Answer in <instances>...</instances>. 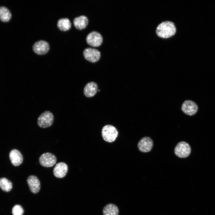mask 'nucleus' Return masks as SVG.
Returning a JSON list of instances; mask_svg holds the SVG:
<instances>
[{"label": "nucleus", "instance_id": "13", "mask_svg": "<svg viewBox=\"0 0 215 215\" xmlns=\"http://www.w3.org/2000/svg\"><path fill=\"white\" fill-rule=\"evenodd\" d=\"M9 156L11 163L15 166H19L23 162V156L21 153L16 149L11 150L10 152Z\"/></svg>", "mask_w": 215, "mask_h": 215}, {"label": "nucleus", "instance_id": "6", "mask_svg": "<svg viewBox=\"0 0 215 215\" xmlns=\"http://www.w3.org/2000/svg\"><path fill=\"white\" fill-rule=\"evenodd\" d=\"M85 59L91 63L97 62L100 59L101 53L98 49L92 47L85 48L83 51Z\"/></svg>", "mask_w": 215, "mask_h": 215}, {"label": "nucleus", "instance_id": "7", "mask_svg": "<svg viewBox=\"0 0 215 215\" xmlns=\"http://www.w3.org/2000/svg\"><path fill=\"white\" fill-rule=\"evenodd\" d=\"M40 164L45 167H50L53 166L57 161L56 156L51 153H45L42 154L39 158Z\"/></svg>", "mask_w": 215, "mask_h": 215}, {"label": "nucleus", "instance_id": "5", "mask_svg": "<svg viewBox=\"0 0 215 215\" xmlns=\"http://www.w3.org/2000/svg\"><path fill=\"white\" fill-rule=\"evenodd\" d=\"M87 43L89 46L93 47H98L102 43L103 37L99 32L93 31L89 33L86 37Z\"/></svg>", "mask_w": 215, "mask_h": 215}, {"label": "nucleus", "instance_id": "21", "mask_svg": "<svg viewBox=\"0 0 215 215\" xmlns=\"http://www.w3.org/2000/svg\"><path fill=\"white\" fill-rule=\"evenodd\" d=\"M98 90L99 91H100V90Z\"/></svg>", "mask_w": 215, "mask_h": 215}, {"label": "nucleus", "instance_id": "11", "mask_svg": "<svg viewBox=\"0 0 215 215\" xmlns=\"http://www.w3.org/2000/svg\"><path fill=\"white\" fill-rule=\"evenodd\" d=\"M68 171L67 165L64 162H60L56 164L53 169V173L56 177L62 178L64 177Z\"/></svg>", "mask_w": 215, "mask_h": 215}, {"label": "nucleus", "instance_id": "4", "mask_svg": "<svg viewBox=\"0 0 215 215\" xmlns=\"http://www.w3.org/2000/svg\"><path fill=\"white\" fill-rule=\"evenodd\" d=\"M191 149L189 145L187 142L181 141L179 142L175 146L174 152L175 154L181 158H185L190 155Z\"/></svg>", "mask_w": 215, "mask_h": 215}, {"label": "nucleus", "instance_id": "17", "mask_svg": "<svg viewBox=\"0 0 215 215\" xmlns=\"http://www.w3.org/2000/svg\"><path fill=\"white\" fill-rule=\"evenodd\" d=\"M57 26L60 30L66 31L69 30L71 28V24L68 19L62 18L58 21Z\"/></svg>", "mask_w": 215, "mask_h": 215}, {"label": "nucleus", "instance_id": "15", "mask_svg": "<svg viewBox=\"0 0 215 215\" xmlns=\"http://www.w3.org/2000/svg\"><path fill=\"white\" fill-rule=\"evenodd\" d=\"M87 17L85 15H81L75 18L73 23L75 27L79 30H83L86 28L88 24Z\"/></svg>", "mask_w": 215, "mask_h": 215}, {"label": "nucleus", "instance_id": "18", "mask_svg": "<svg viewBox=\"0 0 215 215\" xmlns=\"http://www.w3.org/2000/svg\"><path fill=\"white\" fill-rule=\"evenodd\" d=\"M13 187L11 182L5 177L0 178V188L4 191L9 192L12 189Z\"/></svg>", "mask_w": 215, "mask_h": 215}, {"label": "nucleus", "instance_id": "14", "mask_svg": "<svg viewBox=\"0 0 215 215\" xmlns=\"http://www.w3.org/2000/svg\"><path fill=\"white\" fill-rule=\"evenodd\" d=\"M97 84L93 82H90L87 84L84 88V94L87 97L94 96L98 91Z\"/></svg>", "mask_w": 215, "mask_h": 215}, {"label": "nucleus", "instance_id": "2", "mask_svg": "<svg viewBox=\"0 0 215 215\" xmlns=\"http://www.w3.org/2000/svg\"><path fill=\"white\" fill-rule=\"evenodd\" d=\"M101 133L103 140L110 143L114 142L118 134V131L116 128L110 125L104 126L102 129Z\"/></svg>", "mask_w": 215, "mask_h": 215}, {"label": "nucleus", "instance_id": "3", "mask_svg": "<svg viewBox=\"0 0 215 215\" xmlns=\"http://www.w3.org/2000/svg\"><path fill=\"white\" fill-rule=\"evenodd\" d=\"M54 120L53 114L50 111H45L39 116L37 120L38 125L42 128H46L51 126Z\"/></svg>", "mask_w": 215, "mask_h": 215}, {"label": "nucleus", "instance_id": "12", "mask_svg": "<svg viewBox=\"0 0 215 215\" xmlns=\"http://www.w3.org/2000/svg\"><path fill=\"white\" fill-rule=\"evenodd\" d=\"M27 182L31 191L34 194L37 193L40 188V183L38 178L34 175L29 176Z\"/></svg>", "mask_w": 215, "mask_h": 215}, {"label": "nucleus", "instance_id": "16", "mask_svg": "<svg viewBox=\"0 0 215 215\" xmlns=\"http://www.w3.org/2000/svg\"><path fill=\"white\" fill-rule=\"evenodd\" d=\"M102 212L103 215H118L119 210L116 205L109 203L104 206Z\"/></svg>", "mask_w": 215, "mask_h": 215}, {"label": "nucleus", "instance_id": "8", "mask_svg": "<svg viewBox=\"0 0 215 215\" xmlns=\"http://www.w3.org/2000/svg\"><path fill=\"white\" fill-rule=\"evenodd\" d=\"M198 107L197 105L194 102L190 100H187L182 103L181 110L186 115L193 116L197 112Z\"/></svg>", "mask_w": 215, "mask_h": 215}, {"label": "nucleus", "instance_id": "10", "mask_svg": "<svg viewBox=\"0 0 215 215\" xmlns=\"http://www.w3.org/2000/svg\"><path fill=\"white\" fill-rule=\"evenodd\" d=\"M33 49L36 54L44 55L48 53L50 49L49 43L44 40H39L36 42L33 45Z\"/></svg>", "mask_w": 215, "mask_h": 215}, {"label": "nucleus", "instance_id": "20", "mask_svg": "<svg viewBox=\"0 0 215 215\" xmlns=\"http://www.w3.org/2000/svg\"><path fill=\"white\" fill-rule=\"evenodd\" d=\"M24 210L23 208L19 205H14L12 209L13 215H23Z\"/></svg>", "mask_w": 215, "mask_h": 215}, {"label": "nucleus", "instance_id": "1", "mask_svg": "<svg viewBox=\"0 0 215 215\" xmlns=\"http://www.w3.org/2000/svg\"><path fill=\"white\" fill-rule=\"evenodd\" d=\"M176 32V28L174 23L165 21L160 24L156 30L157 35L162 38H168L174 35Z\"/></svg>", "mask_w": 215, "mask_h": 215}, {"label": "nucleus", "instance_id": "9", "mask_svg": "<svg viewBox=\"0 0 215 215\" xmlns=\"http://www.w3.org/2000/svg\"><path fill=\"white\" fill-rule=\"evenodd\" d=\"M153 142L149 137L145 136L141 138L139 141L137 147L141 152L147 153L150 151L152 148Z\"/></svg>", "mask_w": 215, "mask_h": 215}, {"label": "nucleus", "instance_id": "19", "mask_svg": "<svg viewBox=\"0 0 215 215\" xmlns=\"http://www.w3.org/2000/svg\"><path fill=\"white\" fill-rule=\"evenodd\" d=\"M11 17V13L7 8L4 6L0 7V20L1 21L8 22Z\"/></svg>", "mask_w": 215, "mask_h": 215}]
</instances>
